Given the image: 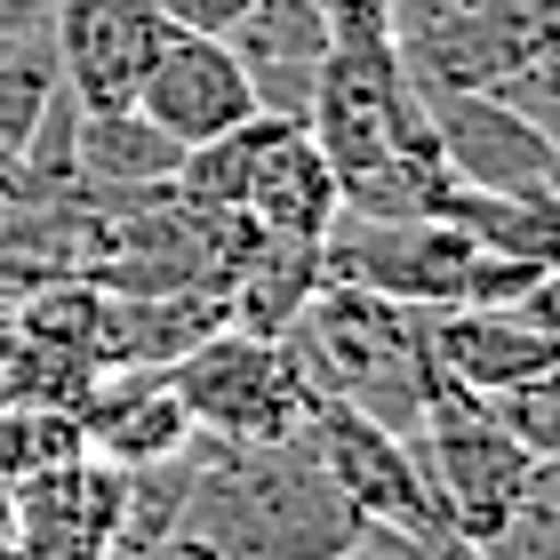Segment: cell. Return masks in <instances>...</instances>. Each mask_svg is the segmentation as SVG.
<instances>
[{
    "label": "cell",
    "instance_id": "1",
    "mask_svg": "<svg viewBox=\"0 0 560 560\" xmlns=\"http://www.w3.org/2000/svg\"><path fill=\"white\" fill-rule=\"evenodd\" d=\"M176 537L200 545L209 560H328V552H352L361 513L328 480L313 432L257 441V448H224L192 432Z\"/></svg>",
    "mask_w": 560,
    "mask_h": 560
},
{
    "label": "cell",
    "instance_id": "2",
    "mask_svg": "<svg viewBox=\"0 0 560 560\" xmlns=\"http://www.w3.org/2000/svg\"><path fill=\"white\" fill-rule=\"evenodd\" d=\"M280 345H289V361L304 376V393L313 400H345V409L376 417L385 432L409 441L424 400H432V361L417 345V313L409 304H385L369 289H352V280H328L296 304V320L280 328Z\"/></svg>",
    "mask_w": 560,
    "mask_h": 560
},
{
    "label": "cell",
    "instance_id": "3",
    "mask_svg": "<svg viewBox=\"0 0 560 560\" xmlns=\"http://www.w3.org/2000/svg\"><path fill=\"white\" fill-rule=\"evenodd\" d=\"M320 272L352 280V289L409 304V313H441V304H521L545 289L552 265L480 248L465 224L448 217H337L320 241Z\"/></svg>",
    "mask_w": 560,
    "mask_h": 560
},
{
    "label": "cell",
    "instance_id": "4",
    "mask_svg": "<svg viewBox=\"0 0 560 560\" xmlns=\"http://www.w3.org/2000/svg\"><path fill=\"white\" fill-rule=\"evenodd\" d=\"M168 385L185 400V417L200 441H224V448H257V441H289L304 432V376L289 361L280 337H257V328H209L192 352L168 361Z\"/></svg>",
    "mask_w": 560,
    "mask_h": 560
},
{
    "label": "cell",
    "instance_id": "5",
    "mask_svg": "<svg viewBox=\"0 0 560 560\" xmlns=\"http://www.w3.org/2000/svg\"><path fill=\"white\" fill-rule=\"evenodd\" d=\"M409 448H417L432 497L448 504V528L465 545H489L504 528V513L528 497V480L552 465V456H528L521 441H504V432L472 409V393H456V385H432Z\"/></svg>",
    "mask_w": 560,
    "mask_h": 560
},
{
    "label": "cell",
    "instance_id": "6",
    "mask_svg": "<svg viewBox=\"0 0 560 560\" xmlns=\"http://www.w3.org/2000/svg\"><path fill=\"white\" fill-rule=\"evenodd\" d=\"M304 432H313V448H320L328 480L345 489V504L361 513V528H400V537H424V545H465L400 432H385L361 409H345V400H313Z\"/></svg>",
    "mask_w": 560,
    "mask_h": 560
},
{
    "label": "cell",
    "instance_id": "7",
    "mask_svg": "<svg viewBox=\"0 0 560 560\" xmlns=\"http://www.w3.org/2000/svg\"><path fill=\"white\" fill-rule=\"evenodd\" d=\"M441 168L465 192H497V200H528V209H560V137L528 129L513 105L480 89H417Z\"/></svg>",
    "mask_w": 560,
    "mask_h": 560
},
{
    "label": "cell",
    "instance_id": "8",
    "mask_svg": "<svg viewBox=\"0 0 560 560\" xmlns=\"http://www.w3.org/2000/svg\"><path fill=\"white\" fill-rule=\"evenodd\" d=\"M417 345L441 385L456 393H504L528 376H560V320H552V280L521 304H441L417 313Z\"/></svg>",
    "mask_w": 560,
    "mask_h": 560
},
{
    "label": "cell",
    "instance_id": "9",
    "mask_svg": "<svg viewBox=\"0 0 560 560\" xmlns=\"http://www.w3.org/2000/svg\"><path fill=\"white\" fill-rule=\"evenodd\" d=\"M120 489H129V472L89 448L48 472L9 480V545H0V560H113Z\"/></svg>",
    "mask_w": 560,
    "mask_h": 560
},
{
    "label": "cell",
    "instance_id": "10",
    "mask_svg": "<svg viewBox=\"0 0 560 560\" xmlns=\"http://www.w3.org/2000/svg\"><path fill=\"white\" fill-rule=\"evenodd\" d=\"M552 48H560V0H472L465 16L432 24L424 40L400 48V72L417 89H489Z\"/></svg>",
    "mask_w": 560,
    "mask_h": 560
},
{
    "label": "cell",
    "instance_id": "11",
    "mask_svg": "<svg viewBox=\"0 0 560 560\" xmlns=\"http://www.w3.org/2000/svg\"><path fill=\"white\" fill-rule=\"evenodd\" d=\"M137 113L176 152H192V144H209L224 129H241V120L265 113V105H257L248 65L233 57V40H224V33H168L161 57H152L144 81H137Z\"/></svg>",
    "mask_w": 560,
    "mask_h": 560
},
{
    "label": "cell",
    "instance_id": "12",
    "mask_svg": "<svg viewBox=\"0 0 560 560\" xmlns=\"http://www.w3.org/2000/svg\"><path fill=\"white\" fill-rule=\"evenodd\" d=\"M48 33H57V65L81 113L137 105L144 65L161 57L168 24L144 0H48Z\"/></svg>",
    "mask_w": 560,
    "mask_h": 560
},
{
    "label": "cell",
    "instance_id": "13",
    "mask_svg": "<svg viewBox=\"0 0 560 560\" xmlns=\"http://www.w3.org/2000/svg\"><path fill=\"white\" fill-rule=\"evenodd\" d=\"M72 424H81V448L105 465H168L192 448V417L176 400L168 369H96Z\"/></svg>",
    "mask_w": 560,
    "mask_h": 560
},
{
    "label": "cell",
    "instance_id": "14",
    "mask_svg": "<svg viewBox=\"0 0 560 560\" xmlns=\"http://www.w3.org/2000/svg\"><path fill=\"white\" fill-rule=\"evenodd\" d=\"M241 217L257 224L265 241H304V248L328 241V224H337V176H328L320 144L304 137V120H289V129L272 137V152L257 161V176H248Z\"/></svg>",
    "mask_w": 560,
    "mask_h": 560
},
{
    "label": "cell",
    "instance_id": "15",
    "mask_svg": "<svg viewBox=\"0 0 560 560\" xmlns=\"http://www.w3.org/2000/svg\"><path fill=\"white\" fill-rule=\"evenodd\" d=\"M176 152L137 105H113V113H72V185H89V192H161L168 176H176Z\"/></svg>",
    "mask_w": 560,
    "mask_h": 560
},
{
    "label": "cell",
    "instance_id": "16",
    "mask_svg": "<svg viewBox=\"0 0 560 560\" xmlns=\"http://www.w3.org/2000/svg\"><path fill=\"white\" fill-rule=\"evenodd\" d=\"M65 96V65H57V33H48V16L16 24V33H0V152L33 144L40 113Z\"/></svg>",
    "mask_w": 560,
    "mask_h": 560
},
{
    "label": "cell",
    "instance_id": "17",
    "mask_svg": "<svg viewBox=\"0 0 560 560\" xmlns=\"http://www.w3.org/2000/svg\"><path fill=\"white\" fill-rule=\"evenodd\" d=\"M472 409L489 417L504 441H521L528 456H560V376H528L504 393H472Z\"/></svg>",
    "mask_w": 560,
    "mask_h": 560
},
{
    "label": "cell",
    "instance_id": "18",
    "mask_svg": "<svg viewBox=\"0 0 560 560\" xmlns=\"http://www.w3.org/2000/svg\"><path fill=\"white\" fill-rule=\"evenodd\" d=\"M328 33V57H400L393 48V0H304Z\"/></svg>",
    "mask_w": 560,
    "mask_h": 560
},
{
    "label": "cell",
    "instance_id": "19",
    "mask_svg": "<svg viewBox=\"0 0 560 560\" xmlns=\"http://www.w3.org/2000/svg\"><path fill=\"white\" fill-rule=\"evenodd\" d=\"M168 33H233V24L257 9V0H144Z\"/></svg>",
    "mask_w": 560,
    "mask_h": 560
},
{
    "label": "cell",
    "instance_id": "20",
    "mask_svg": "<svg viewBox=\"0 0 560 560\" xmlns=\"http://www.w3.org/2000/svg\"><path fill=\"white\" fill-rule=\"evenodd\" d=\"M113 560H209L200 545H185V537H161V545H137V552H113Z\"/></svg>",
    "mask_w": 560,
    "mask_h": 560
},
{
    "label": "cell",
    "instance_id": "21",
    "mask_svg": "<svg viewBox=\"0 0 560 560\" xmlns=\"http://www.w3.org/2000/svg\"><path fill=\"white\" fill-rule=\"evenodd\" d=\"M0 545H9V480H0Z\"/></svg>",
    "mask_w": 560,
    "mask_h": 560
},
{
    "label": "cell",
    "instance_id": "22",
    "mask_svg": "<svg viewBox=\"0 0 560 560\" xmlns=\"http://www.w3.org/2000/svg\"><path fill=\"white\" fill-rule=\"evenodd\" d=\"M328 560H361V552H328Z\"/></svg>",
    "mask_w": 560,
    "mask_h": 560
},
{
    "label": "cell",
    "instance_id": "23",
    "mask_svg": "<svg viewBox=\"0 0 560 560\" xmlns=\"http://www.w3.org/2000/svg\"><path fill=\"white\" fill-rule=\"evenodd\" d=\"M0 320H9V313H0Z\"/></svg>",
    "mask_w": 560,
    "mask_h": 560
}]
</instances>
